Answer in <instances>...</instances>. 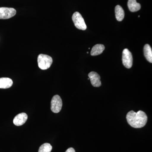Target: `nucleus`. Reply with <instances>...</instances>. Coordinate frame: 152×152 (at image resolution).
I'll return each instance as SVG.
<instances>
[{"mask_svg":"<svg viewBox=\"0 0 152 152\" xmlns=\"http://www.w3.org/2000/svg\"><path fill=\"white\" fill-rule=\"evenodd\" d=\"M89 78L91 80V83L93 86L99 87L102 85L100 77L99 74L95 72H92L88 74Z\"/></svg>","mask_w":152,"mask_h":152,"instance_id":"obj_7","label":"nucleus"},{"mask_svg":"<svg viewBox=\"0 0 152 152\" xmlns=\"http://www.w3.org/2000/svg\"><path fill=\"white\" fill-rule=\"evenodd\" d=\"M65 152H75V149L72 148H69Z\"/></svg>","mask_w":152,"mask_h":152,"instance_id":"obj_15","label":"nucleus"},{"mask_svg":"<svg viewBox=\"0 0 152 152\" xmlns=\"http://www.w3.org/2000/svg\"><path fill=\"white\" fill-rule=\"evenodd\" d=\"M105 49V47L104 45L101 44H97L93 47L91 51V54L92 56H98L100 55Z\"/></svg>","mask_w":152,"mask_h":152,"instance_id":"obj_12","label":"nucleus"},{"mask_svg":"<svg viewBox=\"0 0 152 152\" xmlns=\"http://www.w3.org/2000/svg\"><path fill=\"white\" fill-rule=\"evenodd\" d=\"M128 7L131 12H136L140 10L141 5L137 3L136 0H129L128 2Z\"/></svg>","mask_w":152,"mask_h":152,"instance_id":"obj_9","label":"nucleus"},{"mask_svg":"<svg viewBox=\"0 0 152 152\" xmlns=\"http://www.w3.org/2000/svg\"><path fill=\"white\" fill-rule=\"evenodd\" d=\"M62 101L58 95H55L51 102V110L54 113H59L62 107Z\"/></svg>","mask_w":152,"mask_h":152,"instance_id":"obj_4","label":"nucleus"},{"mask_svg":"<svg viewBox=\"0 0 152 152\" xmlns=\"http://www.w3.org/2000/svg\"><path fill=\"white\" fill-rule=\"evenodd\" d=\"M12 80L9 78L2 77L0 78V88H9L12 86Z\"/></svg>","mask_w":152,"mask_h":152,"instance_id":"obj_10","label":"nucleus"},{"mask_svg":"<svg viewBox=\"0 0 152 152\" xmlns=\"http://www.w3.org/2000/svg\"><path fill=\"white\" fill-rule=\"evenodd\" d=\"M115 14L116 18L118 21H121L124 18V11L121 6H116L115 8Z\"/></svg>","mask_w":152,"mask_h":152,"instance_id":"obj_11","label":"nucleus"},{"mask_svg":"<svg viewBox=\"0 0 152 152\" xmlns=\"http://www.w3.org/2000/svg\"><path fill=\"white\" fill-rule=\"evenodd\" d=\"M16 11L12 8L0 7V19H8L14 17Z\"/></svg>","mask_w":152,"mask_h":152,"instance_id":"obj_6","label":"nucleus"},{"mask_svg":"<svg viewBox=\"0 0 152 152\" xmlns=\"http://www.w3.org/2000/svg\"><path fill=\"white\" fill-rule=\"evenodd\" d=\"M28 119V115L26 113H21L17 115L13 120V123L16 126L23 125Z\"/></svg>","mask_w":152,"mask_h":152,"instance_id":"obj_8","label":"nucleus"},{"mask_svg":"<svg viewBox=\"0 0 152 152\" xmlns=\"http://www.w3.org/2000/svg\"><path fill=\"white\" fill-rule=\"evenodd\" d=\"M144 53L145 56L147 61L149 62L152 63V48L148 44L145 45L144 48Z\"/></svg>","mask_w":152,"mask_h":152,"instance_id":"obj_13","label":"nucleus"},{"mask_svg":"<svg viewBox=\"0 0 152 152\" xmlns=\"http://www.w3.org/2000/svg\"><path fill=\"white\" fill-rule=\"evenodd\" d=\"M73 21L75 26L77 28L79 29L85 31L87 29V26L83 18V17L78 12L74 13L72 17Z\"/></svg>","mask_w":152,"mask_h":152,"instance_id":"obj_3","label":"nucleus"},{"mask_svg":"<svg viewBox=\"0 0 152 152\" xmlns=\"http://www.w3.org/2000/svg\"><path fill=\"white\" fill-rule=\"evenodd\" d=\"M53 147L48 143L43 144L40 147L38 152H51Z\"/></svg>","mask_w":152,"mask_h":152,"instance_id":"obj_14","label":"nucleus"},{"mask_svg":"<svg viewBox=\"0 0 152 152\" xmlns=\"http://www.w3.org/2000/svg\"><path fill=\"white\" fill-rule=\"evenodd\" d=\"M122 62L123 65L127 69H130L132 66V55L128 49H125L123 50Z\"/></svg>","mask_w":152,"mask_h":152,"instance_id":"obj_5","label":"nucleus"},{"mask_svg":"<svg viewBox=\"0 0 152 152\" xmlns=\"http://www.w3.org/2000/svg\"><path fill=\"white\" fill-rule=\"evenodd\" d=\"M126 119L128 124L134 128L143 127L148 121V117L145 112L139 111L137 113L131 111L126 115Z\"/></svg>","mask_w":152,"mask_h":152,"instance_id":"obj_1","label":"nucleus"},{"mask_svg":"<svg viewBox=\"0 0 152 152\" xmlns=\"http://www.w3.org/2000/svg\"><path fill=\"white\" fill-rule=\"evenodd\" d=\"M53 63L52 57L48 55L41 54L38 57V64L39 68L42 70L49 69Z\"/></svg>","mask_w":152,"mask_h":152,"instance_id":"obj_2","label":"nucleus"}]
</instances>
